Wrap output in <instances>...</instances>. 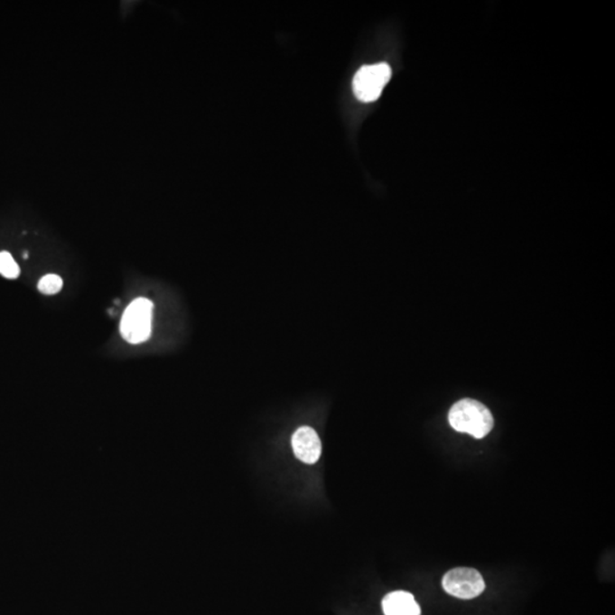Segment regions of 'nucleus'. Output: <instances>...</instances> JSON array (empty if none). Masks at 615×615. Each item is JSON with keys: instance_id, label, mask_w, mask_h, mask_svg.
<instances>
[{"instance_id": "f257e3e1", "label": "nucleus", "mask_w": 615, "mask_h": 615, "mask_svg": "<svg viewBox=\"0 0 615 615\" xmlns=\"http://www.w3.org/2000/svg\"><path fill=\"white\" fill-rule=\"evenodd\" d=\"M448 418L453 430L477 439L486 437L494 427V417L490 410L473 399L458 401L452 405Z\"/></svg>"}, {"instance_id": "f03ea898", "label": "nucleus", "mask_w": 615, "mask_h": 615, "mask_svg": "<svg viewBox=\"0 0 615 615\" xmlns=\"http://www.w3.org/2000/svg\"><path fill=\"white\" fill-rule=\"evenodd\" d=\"M153 303L138 298L126 307L122 316L120 331L122 338L132 344L147 341L152 333Z\"/></svg>"}, {"instance_id": "7ed1b4c3", "label": "nucleus", "mask_w": 615, "mask_h": 615, "mask_svg": "<svg viewBox=\"0 0 615 615\" xmlns=\"http://www.w3.org/2000/svg\"><path fill=\"white\" fill-rule=\"evenodd\" d=\"M391 68L387 63L366 65L353 78V91L361 102L370 103L381 96L391 79Z\"/></svg>"}, {"instance_id": "20e7f679", "label": "nucleus", "mask_w": 615, "mask_h": 615, "mask_svg": "<svg viewBox=\"0 0 615 615\" xmlns=\"http://www.w3.org/2000/svg\"><path fill=\"white\" fill-rule=\"evenodd\" d=\"M443 587L447 594L461 600H473L482 594L486 583L475 569L456 568L443 575Z\"/></svg>"}, {"instance_id": "39448f33", "label": "nucleus", "mask_w": 615, "mask_h": 615, "mask_svg": "<svg viewBox=\"0 0 615 615\" xmlns=\"http://www.w3.org/2000/svg\"><path fill=\"white\" fill-rule=\"evenodd\" d=\"M294 455L305 464H315L321 455V443L317 432L312 427L303 426L292 437Z\"/></svg>"}, {"instance_id": "423d86ee", "label": "nucleus", "mask_w": 615, "mask_h": 615, "mask_svg": "<svg viewBox=\"0 0 615 615\" xmlns=\"http://www.w3.org/2000/svg\"><path fill=\"white\" fill-rule=\"evenodd\" d=\"M383 612L386 615H421L415 597L407 592H394L384 597Z\"/></svg>"}, {"instance_id": "0eeeda50", "label": "nucleus", "mask_w": 615, "mask_h": 615, "mask_svg": "<svg viewBox=\"0 0 615 615\" xmlns=\"http://www.w3.org/2000/svg\"><path fill=\"white\" fill-rule=\"evenodd\" d=\"M0 275L7 279L20 276V267L10 252H0Z\"/></svg>"}, {"instance_id": "6e6552de", "label": "nucleus", "mask_w": 615, "mask_h": 615, "mask_svg": "<svg viewBox=\"0 0 615 615\" xmlns=\"http://www.w3.org/2000/svg\"><path fill=\"white\" fill-rule=\"evenodd\" d=\"M63 287V279L58 275L50 274L43 276L38 283V290L42 294L53 295L59 294Z\"/></svg>"}, {"instance_id": "1a4fd4ad", "label": "nucleus", "mask_w": 615, "mask_h": 615, "mask_svg": "<svg viewBox=\"0 0 615 615\" xmlns=\"http://www.w3.org/2000/svg\"><path fill=\"white\" fill-rule=\"evenodd\" d=\"M24 259H28V253L24 252Z\"/></svg>"}]
</instances>
